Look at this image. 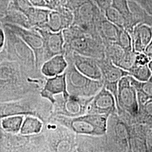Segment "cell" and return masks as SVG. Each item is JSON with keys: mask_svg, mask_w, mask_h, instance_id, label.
Instances as JSON below:
<instances>
[{"mask_svg": "<svg viewBox=\"0 0 152 152\" xmlns=\"http://www.w3.org/2000/svg\"><path fill=\"white\" fill-rule=\"evenodd\" d=\"M43 86L28 77L18 63L4 60L0 63V103L14 101L31 93L40 92Z\"/></svg>", "mask_w": 152, "mask_h": 152, "instance_id": "obj_1", "label": "cell"}, {"mask_svg": "<svg viewBox=\"0 0 152 152\" xmlns=\"http://www.w3.org/2000/svg\"><path fill=\"white\" fill-rule=\"evenodd\" d=\"M5 32V42L0 56L4 60L18 63L23 72L31 80L45 81L46 77L36 66L35 55L32 49L21 37L3 23Z\"/></svg>", "mask_w": 152, "mask_h": 152, "instance_id": "obj_2", "label": "cell"}, {"mask_svg": "<svg viewBox=\"0 0 152 152\" xmlns=\"http://www.w3.org/2000/svg\"><path fill=\"white\" fill-rule=\"evenodd\" d=\"M53 104L42 98L39 92L31 93L24 98L9 102L0 103V120L12 115H31L44 124L52 113Z\"/></svg>", "mask_w": 152, "mask_h": 152, "instance_id": "obj_3", "label": "cell"}, {"mask_svg": "<svg viewBox=\"0 0 152 152\" xmlns=\"http://www.w3.org/2000/svg\"><path fill=\"white\" fill-rule=\"evenodd\" d=\"M63 34L64 53L73 52L95 59L105 58V45L99 36L85 32L75 25L64 29Z\"/></svg>", "mask_w": 152, "mask_h": 152, "instance_id": "obj_4", "label": "cell"}, {"mask_svg": "<svg viewBox=\"0 0 152 152\" xmlns=\"http://www.w3.org/2000/svg\"><path fill=\"white\" fill-rule=\"evenodd\" d=\"M108 114H85L76 117L51 114L49 120L63 125L76 133L86 136H103L108 131Z\"/></svg>", "mask_w": 152, "mask_h": 152, "instance_id": "obj_5", "label": "cell"}, {"mask_svg": "<svg viewBox=\"0 0 152 152\" xmlns=\"http://www.w3.org/2000/svg\"><path fill=\"white\" fill-rule=\"evenodd\" d=\"M41 131L48 152H73L77 150V134L65 126L48 120L44 124Z\"/></svg>", "mask_w": 152, "mask_h": 152, "instance_id": "obj_6", "label": "cell"}, {"mask_svg": "<svg viewBox=\"0 0 152 152\" xmlns=\"http://www.w3.org/2000/svg\"><path fill=\"white\" fill-rule=\"evenodd\" d=\"M66 61L68 66L65 73L67 91L69 95L82 98H91L95 96L103 87V80H95L83 75L77 70L72 61Z\"/></svg>", "mask_w": 152, "mask_h": 152, "instance_id": "obj_7", "label": "cell"}, {"mask_svg": "<svg viewBox=\"0 0 152 152\" xmlns=\"http://www.w3.org/2000/svg\"><path fill=\"white\" fill-rule=\"evenodd\" d=\"M72 12L74 16L72 25L87 33L99 36L96 31V22L103 12L92 0H81Z\"/></svg>", "mask_w": 152, "mask_h": 152, "instance_id": "obj_8", "label": "cell"}, {"mask_svg": "<svg viewBox=\"0 0 152 152\" xmlns=\"http://www.w3.org/2000/svg\"><path fill=\"white\" fill-rule=\"evenodd\" d=\"M91 98H82L69 95L64 97L62 94L55 96L51 114L61 115L68 117H76L87 113Z\"/></svg>", "mask_w": 152, "mask_h": 152, "instance_id": "obj_9", "label": "cell"}, {"mask_svg": "<svg viewBox=\"0 0 152 152\" xmlns=\"http://www.w3.org/2000/svg\"><path fill=\"white\" fill-rule=\"evenodd\" d=\"M117 106L118 114L124 112L136 123L139 105L136 89L131 84L129 76L123 77L118 83Z\"/></svg>", "mask_w": 152, "mask_h": 152, "instance_id": "obj_10", "label": "cell"}, {"mask_svg": "<svg viewBox=\"0 0 152 152\" xmlns=\"http://www.w3.org/2000/svg\"><path fill=\"white\" fill-rule=\"evenodd\" d=\"M17 34L32 49L36 58V66L40 69L45 62V46L43 37L34 29H27L17 25L4 23Z\"/></svg>", "mask_w": 152, "mask_h": 152, "instance_id": "obj_11", "label": "cell"}, {"mask_svg": "<svg viewBox=\"0 0 152 152\" xmlns=\"http://www.w3.org/2000/svg\"><path fill=\"white\" fill-rule=\"evenodd\" d=\"M96 60L102 73L104 86L113 94L117 105L118 83L123 77L128 76V72L114 64L106 57Z\"/></svg>", "mask_w": 152, "mask_h": 152, "instance_id": "obj_12", "label": "cell"}, {"mask_svg": "<svg viewBox=\"0 0 152 152\" xmlns=\"http://www.w3.org/2000/svg\"><path fill=\"white\" fill-rule=\"evenodd\" d=\"M88 114H118L117 102L113 94L104 86L93 96L88 104ZM86 113V114H87Z\"/></svg>", "mask_w": 152, "mask_h": 152, "instance_id": "obj_13", "label": "cell"}, {"mask_svg": "<svg viewBox=\"0 0 152 152\" xmlns=\"http://www.w3.org/2000/svg\"><path fill=\"white\" fill-rule=\"evenodd\" d=\"M64 55L66 60L72 61L77 70L83 75L95 80H103L96 59L73 52H65Z\"/></svg>", "mask_w": 152, "mask_h": 152, "instance_id": "obj_14", "label": "cell"}, {"mask_svg": "<svg viewBox=\"0 0 152 152\" xmlns=\"http://www.w3.org/2000/svg\"><path fill=\"white\" fill-rule=\"evenodd\" d=\"M36 29L43 37L45 46V61L58 55H64V39L63 31L54 32L46 28Z\"/></svg>", "mask_w": 152, "mask_h": 152, "instance_id": "obj_15", "label": "cell"}, {"mask_svg": "<svg viewBox=\"0 0 152 152\" xmlns=\"http://www.w3.org/2000/svg\"><path fill=\"white\" fill-rule=\"evenodd\" d=\"M73 19V12L59 4L56 10H51L48 21L42 28L54 32L63 31L72 25Z\"/></svg>", "mask_w": 152, "mask_h": 152, "instance_id": "obj_16", "label": "cell"}, {"mask_svg": "<svg viewBox=\"0 0 152 152\" xmlns=\"http://www.w3.org/2000/svg\"><path fill=\"white\" fill-rule=\"evenodd\" d=\"M40 95L53 104L55 101V96L62 94L64 97L69 94L67 91L65 72L53 77H46L44 87L40 91Z\"/></svg>", "mask_w": 152, "mask_h": 152, "instance_id": "obj_17", "label": "cell"}, {"mask_svg": "<svg viewBox=\"0 0 152 152\" xmlns=\"http://www.w3.org/2000/svg\"><path fill=\"white\" fill-rule=\"evenodd\" d=\"M31 135L5 132L0 142L1 152H29Z\"/></svg>", "mask_w": 152, "mask_h": 152, "instance_id": "obj_18", "label": "cell"}, {"mask_svg": "<svg viewBox=\"0 0 152 152\" xmlns=\"http://www.w3.org/2000/svg\"><path fill=\"white\" fill-rule=\"evenodd\" d=\"M132 50L135 53L144 52L152 38V26L140 23L135 26L131 34Z\"/></svg>", "mask_w": 152, "mask_h": 152, "instance_id": "obj_19", "label": "cell"}, {"mask_svg": "<svg viewBox=\"0 0 152 152\" xmlns=\"http://www.w3.org/2000/svg\"><path fill=\"white\" fill-rule=\"evenodd\" d=\"M96 28L98 34L102 39L104 45L116 42L120 28L108 20L103 12L101 13L96 20Z\"/></svg>", "mask_w": 152, "mask_h": 152, "instance_id": "obj_20", "label": "cell"}, {"mask_svg": "<svg viewBox=\"0 0 152 152\" xmlns=\"http://www.w3.org/2000/svg\"><path fill=\"white\" fill-rule=\"evenodd\" d=\"M68 62L64 55H58L45 61L40 70L44 76L53 77L65 72Z\"/></svg>", "mask_w": 152, "mask_h": 152, "instance_id": "obj_21", "label": "cell"}, {"mask_svg": "<svg viewBox=\"0 0 152 152\" xmlns=\"http://www.w3.org/2000/svg\"><path fill=\"white\" fill-rule=\"evenodd\" d=\"M50 11L46 7L33 6L26 15L31 29L44 28L48 21Z\"/></svg>", "mask_w": 152, "mask_h": 152, "instance_id": "obj_22", "label": "cell"}, {"mask_svg": "<svg viewBox=\"0 0 152 152\" xmlns=\"http://www.w3.org/2000/svg\"><path fill=\"white\" fill-rule=\"evenodd\" d=\"M131 84L137 92L139 105L145 103L152 99V76L147 81H139L131 76H129Z\"/></svg>", "mask_w": 152, "mask_h": 152, "instance_id": "obj_23", "label": "cell"}, {"mask_svg": "<svg viewBox=\"0 0 152 152\" xmlns=\"http://www.w3.org/2000/svg\"><path fill=\"white\" fill-rule=\"evenodd\" d=\"M114 135L117 142L122 145L126 151H131L130 129L122 121L118 120L114 126Z\"/></svg>", "mask_w": 152, "mask_h": 152, "instance_id": "obj_24", "label": "cell"}, {"mask_svg": "<svg viewBox=\"0 0 152 152\" xmlns=\"http://www.w3.org/2000/svg\"><path fill=\"white\" fill-rule=\"evenodd\" d=\"M1 22L17 25L27 29H31L27 16L22 12L8 7Z\"/></svg>", "mask_w": 152, "mask_h": 152, "instance_id": "obj_25", "label": "cell"}, {"mask_svg": "<svg viewBox=\"0 0 152 152\" xmlns=\"http://www.w3.org/2000/svg\"><path fill=\"white\" fill-rule=\"evenodd\" d=\"M134 27L140 23L152 25V16L141 6L133 1L128 0Z\"/></svg>", "mask_w": 152, "mask_h": 152, "instance_id": "obj_26", "label": "cell"}, {"mask_svg": "<svg viewBox=\"0 0 152 152\" xmlns=\"http://www.w3.org/2000/svg\"><path fill=\"white\" fill-rule=\"evenodd\" d=\"M44 126V122L37 117L27 115L24 117L20 133L23 135H31L39 133Z\"/></svg>", "mask_w": 152, "mask_h": 152, "instance_id": "obj_27", "label": "cell"}, {"mask_svg": "<svg viewBox=\"0 0 152 152\" xmlns=\"http://www.w3.org/2000/svg\"><path fill=\"white\" fill-rule=\"evenodd\" d=\"M24 117V115H12L4 117L0 120V124L6 132L18 134L20 132Z\"/></svg>", "mask_w": 152, "mask_h": 152, "instance_id": "obj_28", "label": "cell"}, {"mask_svg": "<svg viewBox=\"0 0 152 152\" xmlns=\"http://www.w3.org/2000/svg\"><path fill=\"white\" fill-rule=\"evenodd\" d=\"M112 6L119 11L120 14L125 18L127 24V31L131 34L134 28V25L129 8L128 0H112Z\"/></svg>", "mask_w": 152, "mask_h": 152, "instance_id": "obj_29", "label": "cell"}, {"mask_svg": "<svg viewBox=\"0 0 152 152\" xmlns=\"http://www.w3.org/2000/svg\"><path fill=\"white\" fill-rule=\"evenodd\" d=\"M136 123L152 125V99H149L145 103L139 105V114Z\"/></svg>", "mask_w": 152, "mask_h": 152, "instance_id": "obj_30", "label": "cell"}, {"mask_svg": "<svg viewBox=\"0 0 152 152\" xmlns=\"http://www.w3.org/2000/svg\"><path fill=\"white\" fill-rule=\"evenodd\" d=\"M104 14L108 20L113 23L120 29H127V24L125 18L112 6L107 8L104 12Z\"/></svg>", "mask_w": 152, "mask_h": 152, "instance_id": "obj_31", "label": "cell"}, {"mask_svg": "<svg viewBox=\"0 0 152 152\" xmlns=\"http://www.w3.org/2000/svg\"><path fill=\"white\" fill-rule=\"evenodd\" d=\"M127 72H128V76L132 77L139 81H147L152 76V72L148 66V64L134 65Z\"/></svg>", "mask_w": 152, "mask_h": 152, "instance_id": "obj_32", "label": "cell"}, {"mask_svg": "<svg viewBox=\"0 0 152 152\" xmlns=\"http://www.w3.org/2000/svg\"><path fill=\"white\" fill-rule=\"evenodd\" d=\"M126 51L132 50V37L130 33L125 29H120L117 40L115 42Z\"/></svg>", "mask_w": 152, "mask_h": 152, "instance_id": "obj_33", "label": "cell"}, {"mask_svg": "<svg viewBox=\"0 0 152 152\" xmlns=\"http://www.w3.org/2000/svg\"><path fill=\"white\" fill-rule=\"evenodd\" d=\"M34 6L29 0H10L9 6L24 13L26 15Z\"/></svg>", "mask_w": 152, "mask_h": 152, "instance_id": "obj_34", "label": "cell"}, {"mask_svg": "<svg viewBox=\"0 0 152 152\" xmlns=\"http://www.w3.org/2000/svg\"><path fill=\"white\" fill-rule=\"evenodd\" d=\"M151 60V58L145 52L136 53L135 65H148Z\"/></svg>", "mask_w": 152, "mask_h": 152, "instance_id": "obj_35", "label": "cell"}, {"mask_svg": "<svg viewBox=\"0 0 152 152\" xmlns=\"http://www.w3.org/2000/svg\"><path fill=\"white\" fill-rule=\"evenodd\" d=\"M138 4L152 16V0H130Z\"/></svg>", "mask_w": 152, "mask_h": 152, "instance_id": "obj_36", "label": "cell"}, {"mask_svg": "<svg viewBox=\"0 0 152 152\" xmlns=\"http://www.w3.org/2000/svg\"><path fill=\"white\" fill-rule=\"evenodd\" d=\"M92 1L97 5L100 11L104 13L107 8L112 6V0H92Z\"/></svg>", "mask_w": 152, "mask_h": 152, "instance_id": "obj_37", "label": "cell"}, {"mask_svg": "<svg viewBox=\"0 0 152 152\" xmlns=\"http://www.w3.org/2000/svg\"><path fill=\"white\" fill-rule=\"evenodd\" d=\"M5 32L4 28L3 23L0 22V52L4 48L5 42Z\"/></svg>", "mask_w": 152, "mask_h": 152, "instance_id": "obj_38", "label": "cell"}, {"mask_svg": "<svg viewBox=\"0 0 152 152\" xmlns=\"http://www.w3.org/2000/svg\"><path fill=\"white\" fill-rule=\"evenodd\" d=\"M46 7L51 10H55L59 5L58 0H45Z\"/></svg>", "mask_w": 152, "mask_h": 152, "instance_id": "obj_39", "label": "cell"}, {"mask_svg": "<svg viewBox=\"0 0 152 152\" xmlns=\"http://www.w3.org/2000/svg\"><path fill=\"white\" fill-rule=\"evenodd\" d=\"M10 0H0V13L4 15L9 5Z\"/></svg>", "mask_w": 152, "mask_h": 152, "instance_id": "obj_40", "label": "cell"}, {"mask_svg": "<svg viewBox=\"0 0 152 152\" xmlns=\"http://www.w3.org/2000/svg\"><path fill=\"white\" fill-rule=\"evenodd\" d=\"M33 6L35 7H46V5L45 0H29Z\"/></svg>", "mask_w": 152, "mask_h": 152, "instance_id": "obj_41", "label": "cell"}, {"mask_svg": "<svg viewBox=\"0 0 152 152\" xmlns=\"http://www.w3.org/2000/svg\"><path fill=\"white\" fill-rule=\"evenodd\" d=\"M144 52L145 53V54H147L148 55V56L151 58V59H152V38Z\"/></svg>", "mask_w": 152, "mask_h": 152, "instance_id": "obj_42", "label": "cell"}, {"mask_svg": "<svg viewBox=\"0 0 152 152\" xmlns=\"http://www.w3.org/2000/svg\"><path fill=\"white\" fill-rule=\"evenodd\" d=\"M5 131L3 130V129L2 128L1 124H0V142L2 140L3 137L5 135Z\"/></svg>", "mask_w": 152, "mask_h": 152, "instance_id": "obj_43", "label": "cell"}, {"mask_svg": "<svg viewBox=\"0 0 152 152\" xmlns=\"http://www.w3.org/2000/svg\"><path fill=\"white\" fill-rule=\"evenodd\" d=\"M148 66H149V69H150V70L151 71L152 73V59L150 60L149 63H148Z\"/></svg>", "mask_w": 152, "mask_h": 152, "instance_id": "obj_44", "label": "cell"}, {"mask_svg": "<svg viewBox=\"0 0 152 152\" xmlns=\"http://www.w3.org/2000/svg\"><path fill=\"white\" fill-rule=\"evenodd\" d=\"M3 16H4V14H2L0 13V22H1V19H2V18H3Z\"/></svg>", "mask_w": 152, "mask_h": 152, "instance_id": "obj_45", "label": "cell"}, {"mask_svg": "<svg viewBox=\"0 0 152 152\" xmlns=\"http://www.w3.org/2000/svg\"><path fill=\"white\" fill-rule=\"evenodd\" d=\"M3 60H4V59H3L0 56V63H1Z\"/></svg>", "mask_w": 152, "mask_h": 152, "instance_id": "obj_46", "label": "cell"}, {"mask_svg": "<svg viewBox=\"0 0 152 152\" xmlns=\"http://www.w3.org/2000/svg\"><path fill=\"white\" fill-rule=\"evenodd\" d=\"M59 1H60V0H58V1H59Z\"/></svg>", "mask_w": 152, "mask_h": 152, "instance_id": "obj_47", "label": "cell"}]
</instances>
